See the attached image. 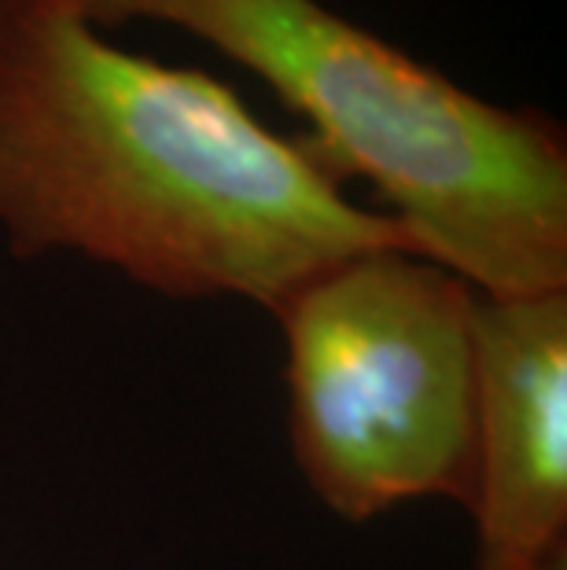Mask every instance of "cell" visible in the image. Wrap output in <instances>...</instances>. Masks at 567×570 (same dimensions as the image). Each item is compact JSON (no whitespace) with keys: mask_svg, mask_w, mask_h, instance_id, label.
<instances>
[{"mask_svg":"<svg viewBox=\"0 0 567 570\" xmlns=\"http://www.w3.org/2000/svg\"><path fill=\"white\" fill-rule=\"evenodd\" d=\"M78 0H0V228L166 298L276 309L329 265L413 247L225 81L115 45Z\"/></svg>","mask_w":567,"mask_h":570,"instance_id":"cell-1","label":"cell"},{"mask_svg":"<svg viewBox=\"0 0 567 570\" xmlns=\"http://www.w3.org/2000/svg\"><path fill=\"white\" fill-rule=\"evenodd\" d=\"M96 27L166 22L262 78L335 177L380 191L417 254L479 295L567 291V140L461 89L324 0H78Z\"/></svg>","mask_w":567,"mask_h":570,"instance_id":"cell-2","label":"cell"},{"mask_svg":"<svg viewBox=\"0 0 567 570\" xmlns=\"http://www.w3.org/2000/svg\"><path fill=\"white\" fill-rule=\"evenodd\" d=\"M476 298L409 247L313 273L273 309L284 335L287 442L343 523L413 501L465 504L476 471Z\"/></svg>","mask_w":567,"mask_h":570,"instance_id":"cell-3","label":"cell"},{"mask_svg":"<svg viewBox=\"0 0 567 570\" xmlns=\"http://www.w3.org/2000/svg\"><path fill=\"white\" fill-rule=\"evenodd\" d=\"M476 570H567V291L476 298Z\"/></svg>","mask_w":567,"mask_h":570,"instance_id":"cell-4","label":"cell"}]
</instances>
